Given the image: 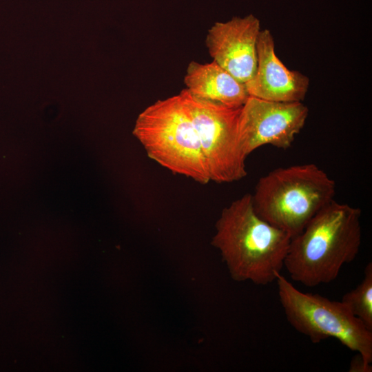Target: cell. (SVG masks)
Masks as SVG:
<instances>
[{
  "mask_svg": "<svg viewBox=\"0 0 372 372\" xmlns=\"http://www.w3.org/2000/svg\"><path fill=\"white\" fill-rule=\"evenodd\" d=\"M245 84L249 96L280 102L302 101L309 88V78L285 66L275 52L268 30H260L257 41V67Z\"/></svg>",
  "mask_w": 372,
  "mask_h": 372,
  "instance_id": "cell-9",
  "label": "cell"
},
{
  "mask_svg": "<svg viewBox=\"0 0 372 372\" xmlns=\"http://www.w3.org/2000/svg\"><path fill=\"white\" fill-rule=\"evenodd\" d=\"M184 82L185 89L194 98L228 107H242L249 96L245 84L214 61L190 62Z\"/></svg>",
  "mask_w": 372,
  "mask_h": 372,
  "instance_id": "cell-10",
  "label": "cell"
},
{
  "mask_svg": "<svg viewBox=\"0 0 372 372\" xmlns=\"http://www.w3.org/2000/svg\"><path fill=\"white\" fill-rule=\"evenodd\" d=\"M134 134L147 156L162 167L200 184L210 181L196 131L179 94L146 107Z\"/></svg>",
  "mask_w": 372,
  "mask_h": 372,
  "instance_id": "cell-4",
  "label": "cell"
},
{
  "mask_svg": "<svg viewBox=\"0 0 372 372\" xmlns=\"http://www.w3.org/2000/svg\"><path fill=\"white\" fill-rule=\"evenodd\" d=\"M349 372H371V364L368 363L360 354L357 353L350 363Z\"/></svg>",
  "mask_w": 372,
  "mask_h": 372,
  "instance_id": "cell-12",
  "label": "cell"
},
{
  "mask_svg": "<svg viewBox=\"0 0 372 372\" xmlns=\"http://www.w3.org/2000/svg\"><path fill=\"white\" fill-rule=\"evenodd\" d=\"M308 114V107L301 101H272L249 96L240 108L238 123L244 155L247 157L265 145L289 148Z\"/></svg>",
  "mask_w": 372,
  "mask_h": 372,
  "instance_id": "cell-7",
  "label": "cell"
},
{
  "mask_svg": "<svg viewBox=\"0 0 372 372\" xmlns=\"http://www.w3.org/2000/svg\"><path fill=\"white\" fill-rule=\"evenodd\" d=\"M335 183L314 163L275 169L258 181L252 197L258 215L291 238L334 200Z\"/></svg>",
  "mask_w": 372,
  "mask_h": 372,
  "instance_id": "cell-3",
  "label": "cell"
},
{
  "mask_svg": "<svg viewBox=\"0 0 372 372\" xmlns=\"http://www.w3.org/2000/svg\"><path fill=\"white\" fill-rule=\"evenodd\" d=\"M364 275L360 283L351 291L347 292L341 301L367 329L372 331L371 262L365 267Z\"/></svg>",
  "mask_w": 372,
  "mask_h": 372,
  "instance_id": "cell-11",
  "label": "cell"
},
{
  "mask_svg": "<svg viewBox=\"0 0 372 372\" xmlns=\"http://www.w3.org/2000/svg\"><path fill=\"white\" fill-rule=\"evenodd\" d=\"M291 239L258 215L246 194L223 209L211 244L234 280L266 285L281 272Z\"/></svg>",
  "mask_w": 372,
  "mask_h": 372,
  "instance_id": "cell-1",
  "label": "cell"
},
{
  "mask_svg": "<svg viewBox=\"0 0 372 372\" xmlns=\"http://www.w3.org/2000/svg\"><path fill=\"white\" fill-rule=\"evenodd\" d=\"M179 95L196 131L210 181L231 183L245 177L247 157L238 136L241 107L232 108L200 101L186 89Z\"/></svg>",
  "mask_w": 372,
  "mask_h": 372,
  "instance_id": "cell-6",
  "label": "cell"
},
{
  "mask_svg": "<svg viewBox=\"0 0 372 372\" xmlns=\"http://www.w3.org/2000/svg\"><path fill=\"white\" fill-rule=\"evenodd\" d=\"M361 210L333 200L291 238L284 267L290 278L309 287L334 280L358 256Z\"/></svg>",
  "mask_w": 372,
  "mask_h": 372,
  "instance_id": "cell-2",
  "label": "cell"
},
{
  "mask_svg": "<svg viewBox=\"0 0 372 372\" xmlns=\"http://www.w3.org/2000/svg\"><path fill=\"white\" fill-rule=\"evenodd\" d=\"M280 304L289 324L313 343L333 338L372 363V331L342 302L304 293L281 273L276 280Z\"/></svg>",
  "mask_w": 372,
  "mask_h": 372,
  "instance_id": "cell-5",
  "label": "cell"
},
{
  "mask_svg": "<svg viewBox=\"0 0 372 372\" xmlns=\"http://www.w3.org/2000/svg\"><path fill=\"white\" fill-rule=\"evenodd\" d=\"M260 21L252 14L217 22L208 30L206 45L213 61L238 81L246 83L257 67Z\"/></svg>",
  "mask_w": 372,
  "mask_h": 372,
  "instance_id": "cell-8",
  "label": "cell"
}]
</instances>
